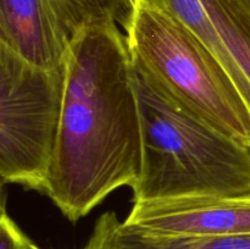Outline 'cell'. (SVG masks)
Masks as SVG:
<instances>
[{
    "mask_svg": "<svg viewBox=\"0 0 250 249\" xmlns=\"http://www.w3.org/2000/svg\"><path fill=\"white\" fill-rule=\"evenodd\" d=\"M0 249H39L10 217L5 204L0 217Z\"/></svg>",
    "mask_w": 250,
    "mask_h": 249,
    "instance_id": "obj_10",
    "label": "cell"
},
{
    "mask_svg": "<svg viewBox=\"0 0 250 249\" xmlns=\"http://www.w3.org/2000/svg\"><path fill=\"white\" fill-rule=\"evenodd\" d=\"M65 67H39L0 44V175L43 193L62 112Z\"/></svg>",
    "mask_w": 250,
    "mask_h": 249,
    "instance_id": "obj_4",
    "label": "cell"
},
{
    "mask_svg": "<svg viewBox=\"0 0 250 249\" xmlns=\"http://www.w3.org/2000/svg\"><path fill=\"white\" fill-rule=\"evenodd\" d=\"M125 222L160 234L244 236L250 234V194L133 203Z\"/></svg>",
    "mask_w": 250,
    "mask_h": 249,
    "instance_id": "obj_6",
    "label": "cell"
},
{
    "mask_svg": "<svg viewBox=\"0 0 250 249\" xmlns=\"http://www.w3.org/2000/svg\"><path fill=\"white\" fill-rule=\"evenodd\" d=\"M220 37L250 85V17L226 0H203Z\"/></svg>",
    "mask_w": 250,
    "mask_h": 249,
    "instance_id": "obj_8",
    "label": "cell"
},
{
    "mask_svg": "<svg viewBox=\"0 0 250 249\" xmlns=\"http://www.w3.org/2000/svg\"><path fill=\"white\" fill-rule=\"evenodd\" d=\"M132 83L142 131L132 202L250 194V148L186 110L134 67Z\"/></svg>",
    "mask_w": 250,
    "mask_h": 249,
    "instance_id": "obj_2",
    "label": "cell"
},
{
    "mask_svg": "<svg viewBox=\"0 0 250 249\" xmlns=\"http://www.w3.org/2000/svg\"><path fill=\"white\" fill-rule=\"evenodd\" d=\"M83 249H250V234L198 236L160 234L120 221L115 212H105L95 222Z\"/></svg>",
    "mask_w": 250,
    "mask_h": 249,
    "instance_id": "obj_7",
    "label": "cell"
},
{
    "mask_svg": "<svg viewBox=\"0 0 250 249\" xmlns=\"http://www.w3.org/2000/svg\"><path fill=\"white\" fill-rule=\"evenodd\" d=\"M125 32L85 24L65 61L62 112L44 194L71 222L141 175L142 131Z\"/></svg>",
    "mask_w": 250,
    "mask_h": 249,
    "instance_id": "obj_1",
    "label": "cell"
},
{
    "mask_svg": "<svg viewBox=\"0 0 250 249\" xmlns=\"http://www.w3.org/2000/svg\"><path fill=\"white\" fill-rule=\"evenodd\" d=\"M133 67L177 104L250 148V110L216 56L180 20L136 0L126 34Z\"/></svg>",
    "mask_w": 250,
    "mask_h": 249,
    "instance_id": "obj_3",
    "label": "cell"
},
{
    "mask_svg": "<svg viewBox=\"0 0 250 249\" xmlns=\"http://www.w3.org/2000/svg\"><path fill=\"white\" fill-rule=\"evenodd\" d=\"M234 9L250 17V0H226Z\"/></svg>",
    "mask_w": 250,
    "mask_h": 249,
    "instance_id": "obj_11",
    "label": "cell"
},
{
    "mask_svg": "<svg viewBox=\"0 0 250 249\" xmlns=\"http://www.w3.org/2000/svg\"><path fill=\"white\" fill-rule=\"evenodd\" d=\"M84 24L112 22L128 33L136 11V0H67Z\"/></svg>",
    "mask_w": 250,
    "mask_h": 249,
    "instance_id": "obj_9",
    "label": "cell"
},
{
    "mask_svg": "<svg viewBox=\"0 0 250 249\" xmlns=\"http://www.w3.org/2000/svg\"><path fill=\"white\" fill-rule=\"evenodd\" d=\"M84 26L67 0H0V44L39 67H65Z\"/></svg>",
    "mask_w": 250,
    "mask_h": 249,
    "instance_id": "obj_5",
    "label": "cell"
}]
</instances>
